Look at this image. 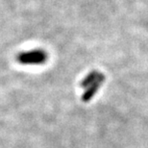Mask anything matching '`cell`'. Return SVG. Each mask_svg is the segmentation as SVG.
Here are the masks:
<instances>
[{"instance_id":"cell-1","label":"cell","mask_w":148,"mask_h":148,"mask_svg":"<svg viewBox=\"0 0 148 148\" xmlns=\"http://www.w3.org/2000/svg\"><path fill=\"white\" fill-rule=\"evenodd\" d=\"M45 53L41 50H34L31 52L21 53L17 57V60L21 64H41L45 61Z\"/></svg>"},{"instance_id":"cell-2","label":"cell","mask_w":148,"mask_h":148,"mask_svg":"<svg viewBox=\"0 0 148 148\" xmlns=\"http://www.w3.org/2000/svg\"><path fill=\"white\" fill-rule=\"evenodd\" d=\"M103 80H104V76L102 75V74H98L97 72H92L90 73V75H88L87 78H86L84 81L82 82L81 86L82 87H90V86H92L94 83L96 82H102Z\"/></svg>"},{"instance_id":"cell-3","label":"cell","mask_w":148,"mask_h":148,"mask_svg":"<svg viewBox=\"0 0 148 148\" xmlns=\"http://www.w3.org/2000/svg\"><path fill=\"white\" fill-rule=\"evenodd\" d=\"M100 84H101V82H96V83H94V84L92 86H90V88H88V90L86 92L84 95H83L82 97V100L83 101H85V102H87L88 101L91 97H92L94 95V93L96 92V90H97V88H98L100 87Z\"/></svg>"}]
</instances>
